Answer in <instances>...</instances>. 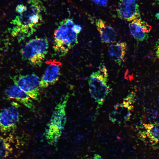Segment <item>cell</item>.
Segmentation results:
<instances>
[{
  "label": "cell",
  "instance_id": "1",
  "mask_svg": "<svg viewBox=\"0 0 159 159\" xmlns=\"http://www.w3.org/2000/svg\"><path fill=\"white\" fill-rule=\"evenodd\" d=\"M27 10L11 22L14 26L10 30L13 37L20 40L28 37L36 32L44 22L43 14L46 8L39 0H28Z\"/></svg>",
  "mask_w": 159,
  "mask_h": 159
},
{
  "label": "cell",
  "instance_id": "2",
  "mask_svg": "<svg viewBox=\"0 0 159 159\" xmlns=\"http://www.w3.org/2000/svg\"><path fill=\"white\" fill-rule=\"evenodd\" d=\"M74 24L72 19L60 21L54 33L53 49L56 55L63 57L78 43V34L73 30Z\"/></svg>",
  "mask_w": 159,
  "mask_h": 159
},
{
  "label": "cell",
  "instance_id": "3",
  "mask_svg": "<svg viewBox=\"0 0 159 159\" xmlns=\"http://www.w3.org/2000/svg\"><path fill=\"white\" fill-rule=\"evenodd\" d=\"M69 97L68 93L62 96L47 125L44 135L51 145L57 142L64 128L67 120L66 108Z\"/></svg>",
  "mask_w": 159,
  "mask_h": 159
},
{
  "label": "cell",
  "instance_id": "4",
  "mask_svg": "<svg viewBox=\"0 0 159 159\" xmlns=\"http://www.w3.org/2000/svg\"><path fill=\"white\" fill-rule=\"evenodd\" d=\"M49 43L46 37L32 39L20 50L22 59L35 67H40L48 52Z\"/></svg>",
  "mask_w": 159,
  "mask_h": 159
},
{
  "label": "cell",
  "instance_id": "5",
  "mask_svg": "<svg viewBox=\"0 0 159 159\" xmlns=\"http://www.w3.org/2000/svg\"><path fill=\"white\" fill-rule=\"evenodd\" d=\"M108 74L104 65L102 64L98 71L92 72L88 80L89 90L96 101L102 105L110 92L109 87L107 85Z\"/></svg>",
  "mask_w": 159,
  "mask_h": 159
},
{
  "label": "cell",
  "instance_id": "6",
  "mask_svg": "<svg viewBox=\"0 0 159 159\" xmlns=\"http://www.w3.org/2000/svg\"><path fill=\"white\" fill-rule=\"evenodd\" d=\"M14 84L24 91L32 99L39 101L40 93L39 86L40 79L34 73L19 75L13 78Z\"/></svg>",
  "mask_w": 159,
  "mask_h": 159
},
{
  "label": "cell",
  "instance_id": "7",
  "mask_svg": "<svg viewBox=\"0 0 159 159\" xmlns=\"http://www.w3.org/2000/svg\"><path fill=\"white\" fill-rule=\"evenodd\" d=\"M18 107V104L13 102L11 106L0 112V130L1 132H9L16 128L19 119Z\"/></svg>",
  "mask_w": 159,
  "mask_h": 159
},
{
  "label": "cell",
  "instance_id": "8",
  "mask_svg": "<svg viewBox=\"0 0 159 159\" xmlns=\"http://www.w3.org/2000/svg\"><path fill=\"white\" fill-rule=\"evenodd\" d=\"M46 63L47 66L39 82V87L42 88L53 85L58 81L62 65L61 62L54 59H49Z\"/></svg>",
  "mask_w": 159,
  "mask_h": 159
},
{
  "label": "cell",
  "instance_id": "9",
  "mask_svg": "<svg viewBox=\"0 0 159 159\" xmlns=\"http://www.w3.org/2000/svg\"><path fill=\"white\" fill-rule=\"evenodd\" d=\"M122 103L116 105L113 110L110 114V120L113 122L121 123L128 120L131 115L130 111L132 108L131 105L134 100L127 96Z\"/></svg>",
  "mask_w": 159,
  "mask_h": 159
},
{
  "label": "cell",
  "instance_id": "10",
  "mask_svg": "<svg viewBox=\"0 0 159 159\" xmlns=\"http://www.w3.org/2000/svg\"><path fill=\"white\" fill-rule=\"evenodd\" d=\"M5 93L8 98L14 99L32 111H34V105L31 98L16 85L14 84L8 87Z\"/></svg>",
  "mask_w": 159,
  "mask_h": 159
},
{
  "label": "cell",
  "instance_id": "11",
  "mask_svg": "<svg viewBox=\"0 0 159 159\" xmlns=\"http://www.w3.org/2000/svg\"><path fill=\"white\" fill-rule=\"evenodd\" d=\"M129 27L132 35L138 42L148 39L149 38L148 33L151 29L150 25L140 19L132 21L129 24Z\"/></svg>",
  "mask_w": 159,
  "mask_h": 159
},
{
  "label": "cell",
  "instance_id": "12",
  "mask_svg": "<svg viewBox=\"0 0 159 159\" xmlns=\"http://www.w3.org/2000/svg\"><path fill=\"white\" fill-rule=\"evenodd\" d=\"M117 12L119 18L129 21L138 19L140 16L139 6L135 3H120Z\"/></svg>",
  "mask_w": 159,
  "mask_h": 159
},
{
  "label": "cell",
  "instance_id": "13",
  "mask_svg": "<svg viewBox=\"0 0 159 159\" xmlns=\"http://www.w3.org/2000/svg\"><path fill=\"white\" fill-rule=\"evenodd\" d=\"M95 23L102 42L105 43H115L117 33L114 29L101 19L97 20Z\"/></svg>",
  "mask_w": 159,
  "mask_h": 159
},
{
  "label": "cell",
  "instance_id": "14",
  "mask_svg": "<svg viewBox=\"0 0 159 159\" xmlns=\"http://www.w3.org/2000/svg\"><path fill=\"white\" fill-rule=\"evenodd\" d=\"M127 47L125 42L113 43L109 47L108 52L110 57L118 65L124 61Z\"/></svg>",
  "mask_w": 159,
  "mask_h": 159
},
{
  "label": "cell",
  "instance_id": "15",
  "mask_svg": "<svg viewBox=\"0 0 159 159\" xmlns=\"http://www.w3.org/2000/svg\"><path fill=\"white\" fill-rule=\"evenodd\" d=\"M146 134L150 141L159 144V123L145 124Z\"/></svg>",
  "mask_w": 159,
  "mask_h": 159
},
{
  "label": "cell",
  "instance_id": "16",
  "mask_svg": "<svg viewBox=\"0 0 159 159\" xmlns=\"http://www.w3.org/2000/svg\"><path fill=\"white\" fill-rule=\"evenodd\" d=\"M7 140L0 136V159L6 158L11 152V149Z\"/></svg>",
  "mask_w": 159,
  "mask_h": 159
},
{
  "label": "cell",
  "instance_id": "17",
  "mask_svg": "<svg viewBox=\"0 0 159 159\" xmlns=\"http://www.w3.org/2000/svg\"><path fill=\"white\" fill-rule=\"evenodd\" d=\"M27 9L26 5L25 6L23 4H19L16 8V11L19 14H21L26 11Z\"/></svg>",
  "mask_w": 159,
  "mask_h": 159
},
{
  "label": "cell",
  "instance_id": "18",
  "mask_svg": "<svg viewBox=\"0 0 159 159\" xmlns=\"http://www.w3.org/2000/svg\"><path fill=\"white\" fill-rule=\"evenodd\" d=\"M95 4L100 6H105L108 2V0H90Z\"/></svg>",
  "mask_w": 159,
  "mask_h": 159
},
{
  "label": "cell",
  "instance_id": "19",
  "mask_svg": "<svg viewBox=\"0 0 159 159\" xmlns=\"http://www.w3.org/2000/svg\"><path fill=\"white\" fill-rule=\"evenodd\" d=\"M73 30L78 34L81 31L82 27L79 25L74 24L72 27Z\"/></svg>",
  "mask_w": 159,
  "mask_h": 159
},
{
  "label": "cell",
  "instance_id": "20",
  "mask_svg": "<svg viewBox=\"0 0 159 159\" xmlns=\"http://www.w3.org/2000/svg\"><path fill=\"white\" fill-rule=\"evenodd\" d=\"M139 0H120L121 3H135L136 1Z\"/></svg>",
  "mask_w": 159,
  "mask_h": 159
},
{
  "label": "cell",
  "instance_id": "21",
  "mask_svg": "<svg viewBox=\"0 0 159 159\" xmlns=\"http://www.w3.org/2000/svg\"><path fill=\"white\" fill-rule=\"evenodd\" d=\"M155 49L156 50V53H159V39L156 42L155 46Z\"/></svg>",
  "mask_w": 159,
  "mask_h": 159
},
{
  "label": "cell",
  "instance_id": "22",
  "mask_svg": "<svg viewBox=\"0 0 159 159\" xmlns=\"http://www.w3.org/2000/svg\"><path fill=\"white\" fill-rule=\"evenodd\" d=\"M86 159H103V158L100 155L95 154L93 157Z\"/></svg>",
  "mask_w": 159,
  "mask_h": 159
},
{
  "label": "cell",
  "instance_id": "23",
  "mask_svg": "<svg viewBox=\"0 0 159 159\" xmlns=\"http://www.w3.org/2000/svg\"><path fill=\"white\" fill-rule=\"evenodd\" d=\"M155 16L157 19L159 20V11L155 14Z\"/></svg>",
  "mask_w": 159,
  "mask_h": 159
},
{
  "label": "cell",
  "instance_id": "24",
  "mask_svg": "<svg viewBox=\"0 0 159 159\" xmlns=\"http://www.w3.org/2000/svg\"><path fill=\"white\" fill-rule=\"evenodd\" d=\"M157 1L158 2V3H159V0H157Z\"/></svg>",
  "mask_w": 159,
  "mask_h": 159
}]
</instances>
